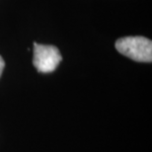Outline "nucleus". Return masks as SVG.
Wrapping results in <instances>:
<instances>
[{"instance_id": "nucleus-3", "label": "nucleus", "mask_w": 152, "mask_h": 152, "mask_svg": "<svg viewBox=\"0 0 152 152\" xmlns=\"http://www.w3.org/2000/svg\"><path fill=\"white\" fill-rule=\"evenodd\" d=\"M4 66H5V62L4 60L1 56H0V76H1L2 72H3V69H4Z\"/></svg>"}, {"instance_id": "nucleus-1", "label": "nucleus", "mask_w": 152, "mask_h": 152, "mask_svg": "<svg viewBox=\"0 0 152 152\" xmlns=\"http://www.w3.org/2000/svg\"><path fill=\"white\" fill-rule=\"evenodd\" d=\"M115 48L124 56L138 62L152 61V42L144 37H124L115 42Z\"/></svg>"}, {"instance_id": "nucleus-2", "label": "nucleus", "mask_w": 152, "mask_h": 152, "mask_svg": "<svg viewBox=\"0 0 152 152\" xmlns=\"http://www.w3.org/2000/svg\"><path fill=\"white\" fill-rule=\"evenodd\" d=\"M62 60L58 48L54 45H39L34 42L33 64L37 70L42 73L53 72Z\"/></svg>"}]
</instances>
